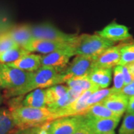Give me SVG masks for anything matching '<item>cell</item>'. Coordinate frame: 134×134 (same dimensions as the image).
Listing matches in <instances>:
<instances>
[{
  "instance_id": "6da1fadb",
  "label": "cell",
  "mask_w": 134,
  "mask_h": 134,
  "mask_svg": "<svg viewBox=\"0 0 134 134\" xmlns=\"http://www.w3.org/2000/svg\"><path fill=\"white\" fill-rule=\"evenodd\" d=\"M17 130H24L39 127L44 123L57 119L47 107L34 108L21 105L9 109Z\"/></svg>"
},
{
  "instance_id": "7a4b0ae2",
  "label": "cell",
  "mask_w": 134,
  "mask_h": 134,
  "mask_svg": "<svg viewBox=\"0 0 134 134\" xmlns=\"http://www.w3.org/2000/svg\"><path fill=\"white\" fill-rule=\"evenodd\" d=\"M63 83L61 72L52 67L41 66L33 73V76L28 84L16 90H5L4 97L10 99L14 97L24 96L25 94L37 89H47L48 87Z\"/></svg>"
},
{
  "instance_id": "3957f363",
  "label": "cell",
  "mask_w": 134,
  "mask_h": 134,
  "mask_svg": "<svg viewBox=\"0 0 134 134\" xmlns=\"http://www.w3.org/2000/svg\"><path fill=\"white\" fill-rule=\"evenodd\" d=\"M115 42L101 37L98 34L77 35L67 48L72 56L91 55L98 56L107 48L113 46Z\"/></svg>"
},
{
  "instance_id": "277c9868",
  "label": "cell",
  "mask_w": 134,
  "mask_h": 134,
  "mask_svg": "<svg viewBox=\"0 0 134 134\" xmlns=\"http://www.w3.org/2000/svg\"><path fill=\"white\" fill-rule=\"evenodd\" d=\"M33 73L0 63V77L4 90H16L24 87L31 79Z\"/></svg>"
},
{
  "instance_id": "5b68a950",
  "label": "cell",
  "mask_w": 134,
  "mask_h": 134,
  "mask_svg": "<svg viewBox=\"0 0 134 134\" xmlns=\"http://www.w3.org/2000/svg\"><path fill=\"white\" fill-rule=\"evenodd\" d=\"M96 58V56L91 55H77L65 70L61 72L63 83L73 77L88 76L95 69Z\"/></svg>"
},
{
  "instance_id": "8992f818",
  "label": "cell",
  "mask_w": 134,
  "mask_h": 134,
  "mask_svg": "<svg viewBox=\"0 0 134 134\" xmlns=\"http://www.w3.org/2000/svg\"><path fill=\"white\" fill-rule=\"evenodd\" d=\"M31 29L34 39L70 43L77 36L75 34L64 33L50 23L31 25Z\"/></svg>"
},
{
  "instance_id": "52a82bcc",
  "label": "cell",
  "mask_w": 134,
  "mask_h": 134,
  "mask_svg": "<svg viewBox=\"0 0 134 134\" xmlns=\"http://www.w3.org/2000/svg\"><path fill=\"white\" fill-rule=\"evenodd\" d=\"M84 120L83 115L61 117L52 121L51 134H73Z\"/></svg>"
},
{
  "instance_id": "ba28073f",
  "label": "cell",
  "mask_w": 134,
  "mask_h": 134,
  "mask_svg": "<svg viewBox=\"0 0 134 134\" xmlns=\"http://www.w3.org/2000/svg\"><path fill=\"white\" fill-rule=\"evenodd\" d=\"M71 57L72 55L67 48L44 54L41 56V66L52 67L58 72H63L68 66Z\"/></svg>"
},
{
  "instance_id": "9c48e42d",
  "label": "cell",
  "mask_w": 134,
  "mask_h": 134,
  "mask_svg": "<svg viewBox=\"0 0 134 134\" xmlns=\"http://www.w3.org/2000/svg\"><path fill=\"white\" fill-rule=\"evenodd\" d=\"M69 43L52 41L47 40L33 39L31 40L24 48L30 52H38L47 54L58 50H63L69 47Z\"/></svg>"
},
{
  "instance_id": "30bf717a",
  "label": "cell",
  "mask_w": 134,
  "mask_h": 134,
  "mask_svg": "<svg viewBox=\"0 0 134 134\" xmlns=\"http://www.w3.org/2000/svg\"><path fill=\"white\" fill-rule=\"evenodd\" d=\"M119 121V118L100 119L84 115L85 124L94 134H105L114 131Z\"/></svg>"
},
{
  "instance_id": "8fae6325",
  "label": "cell",
  "mask_w": 134,
  "mask_h": 134,
  "mask_svg": "<svg viewBox=\"0 0 134 134\" xmlns=\"http://www.w3.org/2000/svg\"><path fill=\"white\" fill-rule=\"evenodd\" d=\"M120 48L121 45L111 46L96 56L95 68L112 69L115 66H119L121 58Z\"/></svg>"
},
{
  "instance_id": "7c38bea8",
  "label": "cell",
  "mask_w": 134,
  "mask_h": 134,
  "mask_svg": "<svg viewBox=\"0 0 134 134\" xmlns=\"http://www.w3.org/2000/svg\"><path fill=\"white\" fill-rule=\"evenodd\" d=\"M98 34L103 38L113 42L131 38V35L128 31L127 27L115 23H112L107 25L101 31H98Z\"/></svg>"
},
{
  "instance_id": "4fadbf2b",
  "label": "cell",
  "mask_w": 134,
  "mask_h": 134,
  "mask_svg": "<svg viewBox=\"0 0 134 134\" xmlns=\"http://www.w3.org/2000/svg\"><path fill=\"white\" fill-rule=\"evenodd\" d=\"M128 101L129 98L120 92L110 95L101 101V103L113 113L121 117L127 110Z\"/></svg>"
},
{
  "instance_id": "5bb4252c",
  "label": "cell",
  "mask_w": 134,
  "mask_h": 134,
  "mask_svg": "<svg viewBox=\"0 0 134 134\" xmlns=\"http://www.w3.org/2000/svg\"><path fill=\"white\" fill-rule=\"evenodd\" d=\"M7 32L10 37L14 40L15 43L23 48L34 39L31 25H15L8 29Z\"/></svg>"
},
{
  "instance_id": "9a60e30c",
  "label": "cell",
  "mask_w": 134,
  "mask_h": 134,
  "mask_svg": "<svg viewBox=\"0 0 134 134\" xmlns=\"http://www.w3.org/2000/svg\"><path fill=\"white\" fill-rule=\"evenodd\" d=\"M7 65L25 72H34L41 67V55L29 53L16 61Z\"/></svg>"
},
{
  "instance_id": "2e32d148",
  "label": "cell",
  "mask_w": 134,
  "mask_h": 134,
  "mask_svg": "<svg viewBox=\"0 0 134 134\" xmlns=\"http://www.w3.org/2000/svg\"><path fill=\"white\" fill-rule=\"evenodd\" d=\"M89 80L99 89H105L112 81V69L95 68L89 75Z\"/></svg>"
},
{
  "instance_id": "e0dca14e",
  "label": "cell",
  "mask_w": 134,
  "mask_h": 134,
  "mask_svg": "<svg viewBox=\"0 0 134 134\" xmlns=\"http://www.w3.org/2000/svg\"><path fill=\"white\" fill-rule=\"evenodd\" d=\"M22 105L34 108L47 107L46 89H37L29 92L23 98Z\"/></svg>"
},
{
  "instance_id": "ac0fdd59",
  "label": "cell",
  "mask_w": 134,
  "mask_h": 134,
  "mask_svg": "<svg viewBox=\"0 0 134 134\" xmlns=\"http://www.w3.org/2000/svg\"><path fill=\"white\" fill-rule=\"evenodd\" d=\"M16 131L9 109L0 107V134H15Z\"/></svg>"
},
{
  "instance_id": "d6986e66",
  "label": "cell",
  "mask_w": 134,
  "mask_h": 134,
  "mask_svg": "<svg viewBox=\"0 0 134 134\" xmlns=\"http://www.w3.org/2000/svg\"><path fill=\"white\" fill-rule=\"evenodd\" d=\"M89 117L100 118V119H109V118H119L121 116L116 115L111 110L107 108L101 102L90 106L86 110L84 115Z\"/></svg>"
},
{
  "instance_id": "ffe728a7",
  "label": "cell",
  "mask_w": 134,
  "mask_h": 134,
  "mask_svg": "<svg viewBox=\"0 0 134 134\" xmlns=\"http://www.w3.org/2000/svg\"><path fill=\"white\" fill-rule=\"evenodd\" d=\"M69 90L68 86L55 85L46 89L47 107L53 105L66 94Z\"/></svg>"
},
{
  "instance_id": "44dd1931",
  "label": "cell",
  "mask_w": 134,
  "mask_h": 134,
  "mask_svg": "<svg viewBox=\"0 0 134 134\" xmlns=\"http://www.w3.org/2000/svg\"><path fill=\"white\" fill-rule=\"evenodd\" d=\"M29 53L28 50H26L22 46H17L14 48H11L8 51L5 52L0 54V63L9 64L11 63L15 62L21 58L24 57L25 55Z\"/></svg>"
},
{
  "instance_id": "7402d4cb",
  "label": "cell",
  "mask_w": 134,
  "mask_h": 134,
  "mask_svg": "<svg viewBox=\"0 0 134 134\" xmlns=\"http://www.w3.org/2000/svg\"><path fill=\"white\" fill-rule=\"evenodd\" d=\"M67 86L69 88L71 87H80L83 91L89 90H100L98 86H95L92 83V82L89 80L88 76L77 77H73L69 79L66 82Z\"/></svg>"
},
{
  "instance_id": "603a6c76",
  "label": "cell",
  "mask_w": 134,
  "mask_h": 134,
  "mask_svg": "<svg viewBox=\"0 0 134 134\" xmlns=\"http://www.w3.org/2000/svg\"><path fill=\"white\" fill-rule=\"evenodd\" d=\"M115 92H116L113 90V87L110 88V89H107V88L100 89L97 91L92 92L91 95L89 96V98H87V100H86V104L90 107V106L93 105V104H96L103 101L106 98H107L108 96H110V95L115 93Z\"/></svg>"
},
{
  "instance_id": "cb8c5ba5",
  "label": "cell",
  "mask_w": 134,
  "mask_h": 134,
  "mask_svg": "<svg viewBox=\"0 0 134 134\" xmlns=\"http://www.w3.org/2000/svg\"><path fill=\"white\" fill-rule=\"evenodd\" d=\"M120 66L127 65L134 62V44L121 45Z\"/></svg>"
},
{
  "instance_id": "d4e9b609",
  "label": "cell",
  "mask_w": 134,
  "mask_h": 134,
  "mask_svg": "<svg viewBox=\"0 0 134 134\" xmlns=\"http://www.w3.org/2000/svg\"><path fill=\"white\" fill-rule=\"evenodd\" d=\"M119 134H134V113H126Z\"/></svg>"
},
{
  "instance_id": "484cf974",
  "label": "cell",
  "mask_w": 134,
  "mask_h": 134,
  "mask_svg": "<svg viewBox=\"0 0 134 134\" xmlns=\"http://www.w3.org/2000/svg\"><path fill=\"white\" fill-rule=\"evenodd\" d=\"M7 30L0 33V54L11 48L19 46V45L15 43L14 40L10 37Z\"/></svg>"
},
{
  "instance_id": "4316f807",
  "label": "cell",
  "mask_w": 134,
  "mask_h": 134,
  "mask_svg": "<svg viewBox=\"0 0 134 134\" xmlns=\"http://www.w3.org/2000/svg\"><path fill=\"white\" fill-rule=\"evenodd\" d=\"M125 86V79L122 73L121 66H116L114 69V79L113 88L116 92H120Z\"/></svg>"
},
{
  "instance_id": "83f0119b",
  "label": "cell",
  "mask_w": 134,
  "mask_h": 134,
  "mask_svg": "<svg viewBox=\"0 0 134 134\" xmlns=\"http://www.w3.org/2000/svg\"><path fill=\"white\" fill-rule=\"evenodd\" d=\"M121 69H122V73H123V76H124V79H125V86H127L133 81L134 79L133 78L132 75H130L126 65L121 66Z\"/></svg>"
},
{
  "instance_id": "f1b7e54d",
  "label": "cell",
  "mask_w": 134,
  "mask_h": 134,
  "mask_svg": "<svg viewBox=\"0 0 134 134\" xmlns=\"http://www.w3.org/2000/svg\"><path fill=\"white\" fill-rule=\"evenodd\" d=\"M84 116V115H83ZM73 134H94L93 132L92 131L90 128L85 124V121L83 120V123H82L81 126L77 128L76 131Z\"/></svg>"
},
{
  "instance_id": "f546056e",
  "label": "cell",
  "mask_w": 134,
  "mask_h": 134,
  "mask_svg": "<svg viewBox=\"0 0 134 134\" xmlns=\"http://www.w3.org/2000/svg\"><path fill=\"white\" fill-rule=\"evenodd\" d=\"M121 93H123L124 95L127 96L128 98L131 97V96H134V80L131 82L130 84L125 86L123 90L121 92Z\"/></svg>"
},
{
  "instance_id": "4dcf8cb0",
  "label": "cell",
  "mask_w": 134,
  "mask_h": 134,
  "mask_svg": "<svg viewBox=\"0 0 134 134\" xmlns=\"http://www.w3.org/2000/svg\"><path fill=\"white\" fill-rule=\"evenodd\" d=\"M127 113H134V96H131V97L129 98L128 106H127Z\"/></svg>"
},
{
  "instance_id": "1f68e13d",
  "label": "cell",
  "mask_w": 134,
  "mask_h": 134,
  "mask_svg": "<svg viewBox=\"0 0 134 134\" xmlns=\"http://www.w3.org/2000/svg\"><path fill=\"white\" fill-rule=\"evenodd\" d=\"M19 133H16L15 134H37L36 127L24 130H19Z\"/></svg>"
},
{
  "instance_id": "d6a6232c",
  "label": "cell",
  "mask_w": 134,
  "mask_h": 134,
  "mask_svg": "<svg viewBox=\"0 0 134 134\" xmlns=\"http://www.w3.org/2000/svg\"><path fill=\"white\" fill-rule=\"evenodd\" d=\"M126 66L127 67V69H128V70H129L130 75H132L133 78L134 79V62L131 63H129V64H127V65H126Z\"/></svg>"
},
{
  "instance_id": "836d02e7",
  "label": "cell",
  "mask_w": 134,
  "mask_h": 134,
  "mask_svg": "<svg viewBox=\"0 0 134 134\" xmlns=\"http://www.w3.org/2000/svg\"><path fill=\"white\" fill-rule=\"evenodd\" d=\"M4 89V86H3V83H2V79H1V77H0V90Z\"/></svg>"
},
{
  "instance_id": "e575fe53",
  "label": "cell",
  "mask_w": 134,
  "mask_h": 134,
  "mask_svg": "<svg viewBox=\"0 0 134 134\" xmlns=\"http://www.w3.org/2000/svg\"><path fill=\"white\" fill-rule=\"evenodd\" d=\"M3 100H4V97L0 94V105L3 103Z\"/></svg>"
},
{
  "instance_id": "d590c367",
  "label": "cell",
  "mask_w": 134,
  "mask_h": 134,
  "mask_svg": "<svg viewBox=\"0 0 134 134\" xmlns=\"http://www.w3.org/2000/svg\"><path fill=\"white\" fill-rule=\"evenodd\" d=\"M105 134H115V133L114 131H113V132H110V133H105Z\"/></svg>"
}]
</instances>
